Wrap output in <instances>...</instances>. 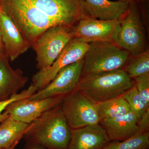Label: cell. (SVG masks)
I'll list each match as a JSON object with an SVG mask.
<instances>
[{"label":"cell","instance_id":"cell-7","mask_svg":"<svg viewBox=\"0 0 149 149\" xmlns=\"http://www.w3.org/2000/svg\"><path fill=\"white\" fill-rule=\"evenodd\" d=\"M61 106L71 129L100 123L95 104L78 89L65 96Z\"/></svg>","mask_w":149,"mask_h":149},{"label":"cell","instance_id":"cell-8","mask_svg":"<svg viewBox=\"0 0 149 149\" xmlns=\"http://www.w3.org/2000/svg\"><path fill=\"white\" fill-rule=\"evenodd\" d=\"M90 43L78 38L70 40L49 67L39 70L33 75L32 84L40 91L50 83L60 70L83 58Z\"/></svg>","mask_w":149,"mask_h":149},{"label":"cell","instance_id":"cell-22","mask_svg":"<svg viewBox=\"0 0 149 149\" xmlns=\"http://www.w3.org/2000/svg\"><path fill=\"white\" fill-rule=\"evenodd\" d=\"M37 91V88L31 84L27 89L23 90L21 93L13 95L8 100L1 101H0V123L9 116L8 115L6 114L5 113H2L9 105L16 101L29 98L33 94L36 93Z\"/></svg>","mask_w":149,"mask_h":149},{"label":"cell","instance_id":"cell-23","mask_svg":"<svg viewBox=\"0 0 149 149\" xmlns=\"http://www.w3.org/2000/svg\"><path fill=\"white\" fill-rule=\"evenodd\" d=\"M139 93L149 102V73L143 74L134 78Z\"/></svg>","mask_w":149,"mask_h":149},{"label":"cell","instance_id":"cell-1","mask_svg":"<svg viewBox=\"0 0 149 149\" xmlns=\"http://www.w3.org/2000/svg\"><path fill=\"white\" fill-rule=\"evenodd\" d=\"M0 6L30 47L51 27L93 18L84 0H0Z\"/></svg>","mask_w":149,"mask_h":149},{"label":"cell","instance_id":"cell-16","mask_svg":"<svg viewBox=\"0 0 149 149\" xmlns=\"http://www.w3.org/2000/svg\"><path fill=\"white\" fill-rule=\"evenodd\" d=\"M93 18L103 20L118 19L127 13L130 3L110 0H84Z\"/></svg>","mask_w":149,"mask_h":149},{"label":"cell","instance_id":"cell-9","mask_svg":"<svg viewBox=\"0 0 149 149\" xmlns=\"http://www.w3.org/2000/svg\"><path fill=\"white\" fill-rule=\"evenodd\" d=\"M83 58L63 68L47 86L28 98L30 100L69 95L77 90L83 72Z\"/></svg>","mask_w":149,"mask_h":149},{"label":"cell","instance_id":"cell-17","mask_svg":"<svg viewBox=\"0 0 149 149\" xmlns=\"http://www.w3.org/2000/svg\"><path fill=\"white\" fill-rule=\"evenodd\" d=\"M30 123L18 121L10 116L3 120L0 124V149H10L19 142Z\"/></svg>","mask_w":149,"mask_h":149},{"label":"cell","instance_id":"cell-6","mask_svg":"<svg viewBox=\"0 0 149 149\" xmlns=\"http://www.w3.org/2000/svg\"><path fill=\"white\" fill-rule=\"evenodd\" d=\"M71 28L64 25L51 27L32 45V47L36 54V66L39 70L49 67L73 38L70 34Z\"/></svg>","mask_w":149,"mask_h":149},{"label":"cell","instance_id":"cell-5","mask_svg":"<svg viewBox=\"0 0 149 149\" xmlns=\"http://www.w3.org/2000/svg\"><path fill=\"white\" fill-rule=\"evenodd\" d=\"M114 44L132 56L148 49L145 29L137 3H130L129 10L123 17Z\"/></svg>","mask_w":149,"mask_h":149},{"label":"cell","instance_id":"cell-14","mask_svg":"<svg viewBox=\"0 0 149 149\" xmlns=\"http://www.w3.org/2000/svg\"><path fill=\"white\" fill-rule=\"evenodd\" d=\"M139 118L131 111L122 116L100 120L110 141H125L139 131Z\"/></svg>","mask_w":149,"mask_h":149},{"label":"cell","instance_id":"cell-20","mask_svg":"<svg viewBox=\"0 0 149 149\" xmlns=\"http://www.w3.org/2000/svg\"><path fill=\"white\" fill-rule=\"evenodd\" d=\"M132 57L128 60L123 68L130 78H135L149 73V49Z\"/></svg>","mask_w":149,"mask_h":149},{"label":"cell","instance_id":"cell-2","mask_svg":"<svg viewBox=\"0 0 149 149\" xmlns=\"http://www.w3.org/2000/svg\"><path fill=\"white\" fill-rule=\"evenodd\" d=\"M61 104L30 123L22 137L25 142L23 149H68L71 129Z\"/></svg>","mask_w":149,"mask_h":149},{"label":"cell","instance_id":"cell-13","mask_svg":"<svg viewBox=\"0 0 149 149\" xmlns=\"http://www.w3.org/2000/svg\"><path fill=\"white\" fill-rule=\"evenodd\" d=\"M110 142L106 131L100 123L71 129L68 149H103Z\"/></svg>","mask_w":149,"mask_h":149},{"label":"cell","instance_id":"cell-3","mask_svg":"<svg viewBox=\"0 0 149 149\" xmlns=\"http://www.w3.org/2000/svg\"><path fill=\"white\" fill-rule=\"evenodd\" d=\"M123 69L81 77L77 89L95 104L118 96L134 86Z\"/></svg>","mask_w":149,"mask_h":149},{"label":"cell","instance_id":"cell-25","mask_svg":"<svg viewBox=\"0 0 149 149\" xmlns=\"http://www.w3.org/2000/svg\"><path fill=\"white\" fill-rule=\"evenodd\" d=\"M0 58L9 60L8 57L7 55L4 45L3 42L1 32H0Z\"/></svg>","mask_w":149,"mask_h":149},{"label":"cell","instance_id":"cell-11","mask_svg":"<svg viewBox=\"0 0 149 149\" xmlns=\"http://www.w3.org/2000/svg\"><path fill=\"white\" fill-rule=\"evenodd\" d=\"M64 97L58 96L34 100L28 98L22 99L9 105L4 113L15 120L30 123L44 113L60 104Z\"/></svg>","mask_w":149,"mask_h":149},{"label":"cell","instance_id":"cell-27","mask_svg":"<svg viewBox=\"0 0 149 149\" xmlns=\"http://www.w3.org/2000/svg\"><path fill=\"white\" fill-rule=\"evenodd\" d=\"M19 143V142H17L15 143L10 148V149H15V147H16V146Z\"/></svg>","mask_w":149,"mask_h":149},{"label":"cell","instance_id":"cell-19","mask_svg":"<svg viewBox=\"0 0 149 149\" xmlns=\"http://www.w3.org/2000/svg\"><path fill=\"white\" fill-rule=\"evenodd\" d=\"M149 132L139 130L125 141H110L103 149H149Z\"/></svg>","mask_w":149,"mask_h":149},{"label":"cell","instance_id":"cell-29","mask_svg":"<svg viewBox=\"0 0 149 149\" xmlns=\"http://www.w3.org/2000/svg\"><path fill=\"white\" fill-rule=\"evenodd\" d=\"M1 6H0V13H1Z\"/></svg>","mask_w":149,"mask_h":149},{"label":"cell","instance_id":"cell-10","mask_svg":"<svg viewBox=\"0 0 149 149\" xmlns=\"http://www.w3.org/2000/svg\"><path fill=\"white\" fill-rule=\"evenodd\" d=\"M123 17L112 20L93 18L82 19L71 28L70 34L73 38H79L88 43L109 42L114 43Z\"/></svg>","mask_w":149,"mask_h":149},{"label":"cell","instance_id":"cell-18","mask_svg":"<svg viewBox=\"0 0 149 149\" xmlns=\"http://www.w3.org/2000/svg\"><path fill=\"white\" fill-rule=\"evenodd\" d=\"M100 120L119 117L131 111L130 106L122 95L95 104Z\"/></svg>","mask_w":149,"mask_h":149},{"label":"cell","instance_id":"cell-24","mask_svg":"<svg viewBox=\"0 0 149 149\" xmlns=\"http://www.w3.org/2000/svg\"><path fill=\"white\" fill-rule=\"evenodd\" d=\"M138 126L140 131L149 132V109L141 116L138 122Z\"/></svg>","mask_w":149,"mask_h":149},{"label":"cell","instance_id":"cell-4","mask_svg":"<svg viewBox=\"0 0 149 149\" xmlns=\"http://www.w3.org/2000/svg\"><path fill=\"white\" fill-rule=\"evenodd\" d=\"M84 57L82 77L123 69L131 55L114 43L109 42H94Z\"/></svg>","mask_w":149,"mask_h":149},{"label":"cell","instance_id":"cell-21","mask_svg":"<svg viewBox=\"0 0 149 149\" xmlns=\"http://www.w3.org/2000/svg\"><path fill=\"white\" fill-rule=\"evenodd\" d=\"M128 102L131 110L140 119L143 114L149 109V102L140 95L134 85L122 95Z\"/></svg>","mask_w":149,"mask_h":149},{"label":"cell","instance_id":"cell-15","mask_svg":"<svg viewBox=\"0 0 149 149\" xmlns=\"http://www.w3.org/2000/svg\"><path fill=\"white\" fill-rule=\"evenodd\" d=\"M9 61L0 58V101L17 93L29 81L20 68L14 69L10 66Z\"/></svg>","mask_w":149,"mask_h":149},{"label":"cell","instance_id":"cell-26","mask_svg":"<svg viewBox=\"0 0 149 149\" xmlns=\"http://www.w3.org/2000/svg\"><path fill=\"white\" fill-rule=\"evenodd\" d=\"M118 1H121L127 2L128 3L133 2L134 1V0H118Z\"/></svg>","mask_w":149,"mask_h":149},{"label":"cell","instance_id":"cell-28","mask_svg":"<svg viewBox=\"0 0 149 149\" xmlns=\"http://www.w3.org/2000/svg\"><path fill=\"white\" fill-rule=\"evenodd\" d=\"M141 1V0H134V2L137 3H138V2L140 1Z\"/></svg>","mask_w":149,"mask_h":149},{"label":"cell","instance_id":"cell-12","mask_svg":"<svg viewBox=\"0 0 149 149\" xmlns=\"http://www.w3.org/2000/svg\"><path fill=\"white\" fill-rule=\"evenodd\" d=\"M0 32L7 55L10 61H14L30 47L14 22L2 8L0 13Z\"/></svg>","mask_w":149,"mask_h":149}]
</instances>
